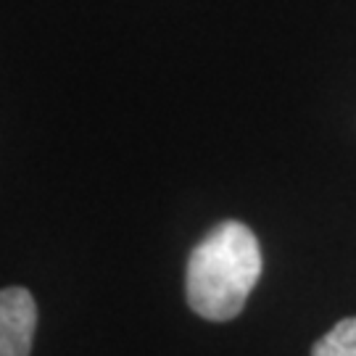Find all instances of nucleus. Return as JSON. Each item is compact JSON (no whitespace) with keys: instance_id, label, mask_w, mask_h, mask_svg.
I'll list each match as a JSON object with an SVG mask.
<instances>
[{"instance_id":"f03ea898","label":"nucleus","mask_w":356,"mask_h":356,"mask_svg":"<svg viewBox=\"0 0 356 356\" xmlns=\"http://www.w3.org/2000/svg\"><path fill=\"white\" fill-rule=\"evenodd\" d=\"M38 330V304L26 288L0 291V356H29Z\"/></svg>"},{"instance_id":"f257e3e1","label":"nucleus","mask_w":356,"mask_h":356,"mask_svg":"<svg viewBox=\"0 0 356 356\" xmlns=\"http://www.w3.org/2000/svg\"><path fill=\"white\" fill-rule=\"evenodd\" d=\"M261 269L264 259L254 229L238 219H225L188 256V306L209 322H229L243 312Z\"/></svg>"},{"instance_id":"7ed1b4c3","label":"nucleus","mask_w":356,"mask_h":356,"mask_svg":"<svg viewBox=\"0 0 356 356\" xmlns=\"http://www.w3.org/2000/svg\"><path fill=\"white\" fill-rule=\"evenodd\" d=\"M312 356H356V317L335 322L330 332L314 341Z\"/></svg>"}]
</instances>
